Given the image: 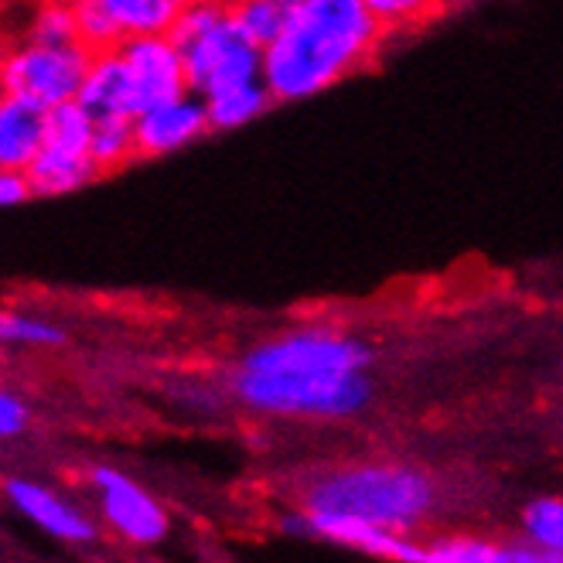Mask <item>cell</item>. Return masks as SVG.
<instances>
[{"instance_id": "3", "label": "cell", "mask_w": 563, "mask_h": 563, "mask_svg": "<svg viewBox=\"0 0 563 563\" xmlns=\"http://www.w3.org/2000/svg\"><path fill=\"white\" fill-rule=\"evenodd\" d=\"M229 393L260 413L277 420H345L369 407L373 379L358 376H284V373H250L233 366L225 376Z\"/></svg>"}, {"instance_id": "4", "label": "cell", "mask_w": 563, "mask_h": 563, "mask_svg": "<svg viewBox=\"0 0 563 563\" xmlns=\"http://www.w3.org/2000/svg\"><path fill=\"white\" fill-rule=\"evenodd\" d=\"M373 362L376 355L362 339L324 324H308L250 345L236 358V366L284 376H358L369 373Z\"/></svg>"}, {"instance_id": "14", "label": "cell", "mask_w": 563, "mask_h": 563, "mask_svg": "<svg viewBox=\"0 0 563 563\" xmlns=\"http://www.w3.org/2000/svg\"><path fill=\"white\" fill-rule=\"evenodd\" d=\"M27 178L35 185V198H62L86 188L99 178V168L92 154L62 151V147H42L38 157L27 164Z\"/></svg>"}, {"instance_id": "28", "label": "cell", "mask_w": 563, "mask_h": 563, "mask_svg": "<svg viewBox=\"0 0 563 563\" xmlns=\"http://www.w3.org/2000/svg\"><path fill=\"white\" fill-rule=\"evenodd\" d=\"M178 8H185V4H198V0H175ZM219 4H233V0H219Z\"/></svg>"}, {"instance_id": "22", "label": "cell", "mask_w": 563, "mask_h": 563, "mask_svg": "<svg viewBox=\"0 0 563 563\" xmlns=\"http://www.w3.org/2000/svg\"><path fill=\"white\" fill-rule=\"evenodd\" d=\"M427 563H503V543L485 537H465L451 533L427 540Z\"/></svg>"}, {"instance_id": "18", "label": "cell", "mask_w": 563, "mask_h": 563, "mask_svg": "<svg viewBox=\"0 0 563 563\" xmlns=\"http://www.w3.org/2000/svg\"><path fill=\"white\" fill-rule=\"evenodd\" d=\"M21 38L42 45H69L79 42V24L73 0H35L21 21Z\"/></svg>"}, {"instance_id": "13", "label": "cell", "mask_w": 563, "mask_h": 563, "mask_svg": "<svg viewBox=\"0 0 563 563\" xmlns=\"http://www.w3.org/2000/svg\"><path fill=\"white\" fill-rule=\"evenodd\" d=\"M79 103L92 113V120L103 117H134V103H130V76L120 48L96 52L89 76L79 89Z\"/></svg>"}, {"instance_id": "27", "label": "cell", "mask_w": 563, "mask_h": 563, "mask_svg": "<svg viewBox=\"0 0 563 563\" xmlns=\"http://www.w3.org/2000/svg\"><path fill=\"white\" fill-rule=\"evenodd\" d=\"M472 4H482V0H451V8H472Z\"/></svg>"}, {"instance_id": "12", "label": "cell", "mask_w": 563, "mask_h": 563, "mask_svg": "<svg viewBox=\"0 0 563 563\" xmlns=\"http://www.w3.org/2000/svg\"><path fill=\"white\" fill-rule=\"evenodd\" d=\"M45 117L48 110L8 96L0 99V168H24L45 147Z\"/></svg>"}, {"instance_id": "9", "label": "cell", "mask_w": 563, "mask_h": 563, "mask_svg": "<svg viewBox=\"0 0 563 563\" xmlns=\"http://www.w3.org/2000/svg\"><path fill=\"white\" fill-rule=\"evenodd\" d=\"M130 76V103H134V117L147 107H157L164 99H175L188 92V69L185 55L172 35H144V38H126L117 45Z\"/></svg>"}, {"instance_id": "19", "label": "cell", "mask_w": 563, "mask_h": 563, "mask_svg": "<svg viewBox=\"0 0 563 563\" xmlns=\"http://www.w3.org/2000/svg\"><path fill=\"white\" fill-rule=\"evenodd\" d=\"M297 8H301V0H233V4H229L236 24L263 48L290 24Z\"/></svg>"}, {"instance_id": "25", "label": "cell", "mask_w": 563, "mask_h": 563, "mask_svg": "<svg viewBox=\"0 0 563 563\" xmlns=\"http://www.w3.org/2000/svg\"><path fill=\"white\" fill-rule=\"evenodd\" d=\"M27 423H31V407L24 404V396H18L14 389L0 393V441L21 438Z\"/></svg>"}, {"instance_id": "10", "label": "cell", "mask_w": 563, "mask_h": 563, "mask_svg": "<svg viewBox=\"0 0 563 563\" xmlns=\"http://www.w3.org/2000/svg\"><path fill=\"white\" fill-rule=\"evenodd\" d=\"M4 499L24 522H31L38 533H45L55 543L86 547L99 533L96 519L79 503L62 499L55 488H48V485H42L35 478H8L4 482Z\"/></svg>"}, {"instance_id": "20", "label": "cell", "mask_w": 563, "mask_h": 563, "mask_svg": "<svg viewBox=\"0 0 563 563\" xmlns=\"http://www.w3.org/2000/svg\"><path fill=\"white\" fill-rule=\"evenodd\" d=\"M130 157H137L134 117H103L92 126V161L99 175L117 172Z\"/></svg>"}, {"instance_id": "1", "label": "cell", "mask_w": 563, "mask_h": 563, "mask_svg": "<svg viewBox=\"0 0 563 563\" xmlns=\"http://www.w3.org/2000/svg\"><path fill=\"white\" fill-rule=\"evenodd\" d=\"M383 35L366 0H301L290 24L263 48V82L277 103H305L366 69Z\"/></svg>"}, {"instance_id": "26", "label": "cell", "mask_w": 563, "mask_h": 563, "mask_svg": "<svg viewBox=\"0 0 563 563\" xmlns=\"http://www.w3.org/2000/svg\"><path fill=\"white\" fill-rule=\"evenodd\" d=\"M27 198H35V185H31L24 168H0V206L18 209Z\"/></svg>"}, {"instance_id": "16", "label": "cell", "mask_w": 563, "mask_h": 563, "mask_svg": "<svg viewBox=\"0 0 563 563\" xmlns=\"http://www.w3.org/2000/svg\"><path fill=\"white\" fill-rule=\"evenodd\" d=\"M113 18L120 38H144V35H168L178 4L175 0H99Z\"/></svg>"}, {"instance_id": "23", "label": "cell", "mask_w": 563, "mask_h": 563, "mask_svg": "<svg viewBox=\"0 0 563 563\" xmlns=\"http://www.w3.org/2000/svg\"><path fill=\"white\" fill-rule=\"evenodd\" d=\"M366 4L386 27V35H393V31H410L438 18L444 8H451V0H366Z\"/></svg>"}, {"instance_id": "6", "label": "cell", "mask_w": 563, "mask_h": 563, "mask_svg": "<svg viewBox=\"0 0 563 563\" xmlns=\"http://www.w3.org/2000/svg\"><path fill=\"white\" fill-rule=\"evenodd\" d=\"M188 69V89L209 96L216 89L263 79V45H256L236 24L233 11H225L202 35L178 45Z\"/></svg>"}, {"instance_id": "11", "label": "cell", "mask_w": 563, "mask_h": 563, "mask_svg": "<svg viewBox=\"0 0 563 563\" xmlns=\"http://www.w3.org/2000/svg\"><path fill=\"white\" fill-rule=\"evenodd\" d=\"M209 123V107L206 96L195 89L164 99L157 107H147L134 117V134H137V157H164L191 147L195 141L206 137Z\"/></svg>"}, {"instance_id": "7", "label": "cell", "mask_w": 563, "mask_h": 563, "mask_svg": "<svg viewBox=\"0 0 563 563\" xmlns=\"http://www.w3.org/2000/svg\"><path fill=\"white\" fill-rule=\"evenodd\" d=\"M86 478L96 495L99 522H103L120 543L134 550H154L164 543L172 519L141 482H134L110 465H92Z\"/></svg>"}, {"instance_id": "2", "label": "cell", "mask_w": 563, "mask_h": 563, "mask_svg": "<svg viewBox=\"0 0 563 563\" xmlns=\"http://www.w3.org/2000/svg\"><path fill=\"white\" fill-rule=\"evenodd\" d=\"M438 506V485L427 472L400 461H355L311 475L301 488V509L352 516L410 533Z\"/></svg>"}, {"instance_id": "5", "label": "cell", "mask_w": 563, "mask_h": 563, "mask_svg": "<svg viewBox=\"0 0 563 563\" xmlns=\"http://www.w3.org/2000/svg\"><path fill=\"white\" fill-rule=\"evenodd\" d=\"M92 48L82 42L69 45H42L18 38L0 62V86L8 96L27 99L42 110L62 107L79 99V89L89 76Z\"/></svg>"}, {"instance_id": "8", "label": "cell", "mask_w": 563, "mask_h": 563, "mask_svg": "<svg viewBox=\"0 0 563 563\" xmlns=\"http://www.w3.org/2000/svg\"><path fill=\"white\" fill-rule=\"evenodd\" d=\"M287 529L305 537H318L331 547H345L355 553H366L373 560H393V563H427V547L417 543L410 533L400 529H386L366 519L352 516H324V512H297L287 516Z\"/></svg>"}, {"instance_id": "15", "label": "cell", "mask_w": 563, "mask_h": 563, "mask_svg": "<svg viewBox=\"0 0 563 563\" xmlns=\"http://www.w3.org/2000/svg\"><path fill=\"white\" fill-rule=\"evenodd\" d=\"M271 103H277V99L263 79L236 82V86H225V89H216L206 96L212 130H240V126L260 120L271 110Z\"/></svg>"}, {"instance_id": "24", "label": "cell", "mask_w": 563, "mask_h": 563, "mask_svg": "<svg viewBox=\"0 0 563 563\" xmlns=\"http://www.w3.org/2000/svg\"><path fill=\"white\" fill-rule=\"evenodd\" d=\"M73 8H76V24H79L82 45H89L92 52H107V48L123 45L113 18L107 14V8L99 4V0H73Z\"/></svg>"}, {"instance_id": "21", "label": "cell", "mask_w": 563, "mask_h": 563, "mask_svg": "<svg viewBox=\"0 0 563 563\" xmlns=\"http://www.w3.org/2000/svg\"><path fill=\"white\" fill-rule=\"evenodd\" d=\"M0 342L8 349H58L65 342V328L27 311L0 314Z\"/></svg>"}, {"instance_id": "17", "label": "cell", "mask_w": 563, "mask_h": 563, "mask_svg": "<svg viewBox=\"0 0 563 563\" xmlns=\"http://www.w3.org/2000/svg\"><path fill=\"white\" fill-rule=\"evenodd\" d=\"M522 540L537 547L543 563H563V499L560 495H540L519 516Z\"/></svg>"}]
</instances>
